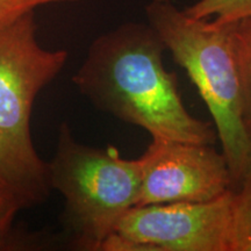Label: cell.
<instances>
[{"instance_id": "cell-8", "label": "cell", "mask_w": 251, "mask_h": 251, "mask_svg": "<svg viewBox=\"0 0 251 251\" xmlns=\"http://www.w3.org/2000/svg\"><path fill=\"white\" fill-rule=\"evenodd\" d=\"M184 11L192 18L214 17V24L228 25L251 18V0H198Z\"/></svg>"}, {"instance_id": "cell-10", "label": "cell", "mask_w": 251, "mask_h": 251, "mask_svg": "<svg viewBox=\"0 0 251 251\" xmlns=\"http://www.w3.org/2000/svg\"><path fill=\"white\" fill-rule=\"evenodd\" d=\"M25 208L15 191L0 178V243L7 236L15 216Z\"/></svg>"}, {"instance_id": "cell-11", "label": "cell", "mask_w": 251, "mask_h": 251, "mask_svg": "<svg viewBox=\"0 0 251 251\" xmlns=\"http://www.w3.org/2000/svg\"><path fill=\"white\" fill-rule=\"evenodd\" d=\"M39 7L35 0H0V27L20 19Z\"/></svg>"}, {"instance_id": "cell-7", "label": "cell", "mask_w": 251, "mask_h": 251, "mask_svg": "<svg viewBox=\"0 0 251 251\" xmlns=\"http://www.w3.org/2000/svg\"><path fill=\"white\" fill-rule=\"evenodd\" d=\"M242 91L243 119L251 125V18L231 24Z\"/></svg>"}, {"instance_id": "cell-3", "label": "cell", "mask_w": 251, "mask_h": 251, "mask_svg": "<svg viewBox=\"0 0 251 251\" xmlns=\"http://www.w3.org/2000/svg\"><path fill=\"white\" fill-rule=\"evenodd\" d=\"M146 13L165 49L185 69L206 102L234 184L238 185L246 161L247 129L231 24L192 18L171 0H150Z\"/></svg>"}, {"instance_id": "cell-13", "label": "cell", "mask_w": 251, "mask_h": 251, "mask_svg": "<svg viewBox=\"0 0 251 251\" xmlns=\"http://www.w3.org/2000/svg\"><path fill=\"white\" fill-rule=\"evenodd\" d=\"M37 5H48V4H54V2H65V1H76V0H35Z\"/></svg>"}, {"instance_id": "cell-2", "label": "cell", "mask_w": 251, "mask_h": 251, "mask_svg": "<svg viewBox=\"0 0 251 251\" xmlns=\"http://www.w3.org/2000/svg\"><path fill=\"white\" fill-rule=\"evenodd\" d=\"M67 61L65 50L40 45L34 12L0 27V178L25 208L45 201L51 190L48 163L31 140L30 118L39 93Z\"/></svg>"}, {"instance_id": "cell-5", "label": "cell", "mask_w": 251, "mask_h": 251, "mask_svg": "<svg viewBox=\"0 0 251 251\" xmlns=\"http://www.w3.org/2000/svg\"><path fill=\"white\" fill-rule=\"evenodd\" d=\"M234 190L208 201L134 206L115 233L146 251H231Z\"/></svg>"}, {"instance_id": "cell-4", "label": "cell", "mask_w": 251, "mask_h": 251, "mask_svg": "<svg viewBox=\"0 0 251 251\" xmlns=\"http://www.w3.org/2000/svg\"><path fill=\"white\" fill-rule=\"evenodd\" d=\"M48 168L51 188L65 200L64 224L75 244L100 250L122 216L136 205L141 186L137 159L124 158L114 147L98 149L78 142L64 122Z\"/></svg>"}, {"instance_id": "cell-1", "label": "cell", "mask_w": 251, "mask_h": 251, "mask_svg": "<svg viewBox=\"0 0 251 251\" xmlns=\"http://www.w3.org/2000/svg\"><path fill=\"white\" fill-rule=\"evenodd\" d=\"M165 46L150 25L128 23L99 36L72 81L96 108L151 135L209 144V122L187 112L174 74L163 65Z\"/></svg>"}, {"instance_id": "cell-6", "label": "cell", "mask_w": 251, "mask_h": 251, "mask_svg": "<svg viewBox=\"0 0 251 251\" xmlns=\"http://www.w3.org/2000/svg\"><path fill=\"white\" fill-rule=\"evenodd\" d=\"M137 162L141 186L135 206L208 201L234 185L225 155L209 144L152 137Z\"/></svg>"}, {"instance_id": "cell-12", "label": "cell", "mask_w": 251, "mask_h": 251, "mask_svg": "<svg viewBox=\"0 0 251 251\" xmlns=\"http://www.w3.org/2000/svg\"><path fill=\"white\" fill-rule=\"evenodd\" d=\"M246 129H247V153H246V161H244V166H243L242 178H241L240 184L244 180H251V125H248Z\"/></svg>"}, {"instance_id": "cell-9", "label": "cell", "mask_w": 251, "mask_h": 251, "mask_svg": "<svg viewBox=\"0 0 251 251\" xmlns=\"http://www.w3.org/2000/svg\"><path fill=\"white\" fill-rule=\"evenodd\" d=\"M234 191L231 251H251V180Z\"/></svg>"}]
</instances>
